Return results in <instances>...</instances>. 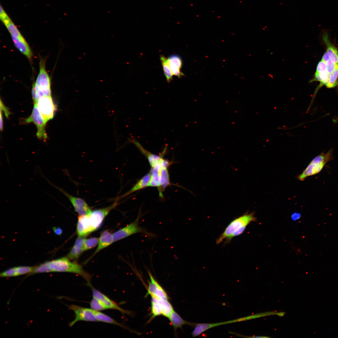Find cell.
I'll return each mask as SVG.
<instances>
[{"mask_svg": "<svg viewBox=\"0 0 338 338\" xmlns=\"http://www.w3.org/2000/svg\"><path fill=\"white\" fill-rule=\"evenodd\" d=\"M0 128L1 131H2L3 129V117L2 115V111H0Z\"/></svg>", "mask_w": 338, "mask_h": 338, "instance_id": "obj_39", "label": "cell"}, {"mask_svg": "<svg viewBox=\"0 0 338 338\" xmlns=\"http://www.w3.org/2000/svg\"><path fill=\"white\" fill-rule=\"evenodd\" d=\"M329 76V74L327 70L325 64L321 60L317 66L314 78L310 80L309 82L319 81L320 84L318 88H320L323 85L326 86L328 82Z\"/></svg>", "mask_w": 338, "mask_h": 338, "instance_id": "obj_13", "label": "cell"}, {"mask_svg": "<svg viewBox=\"0 0 338 338\" xmlns=\"http://www.w3.org/2000/svg\"><path fill=\"white\" fill-rule=\"evenodd\" d=\"M148 272L150 281L149 282L146 295L150 294L160 299H166L168 296L166 293L154 278L151 273L149 271Z\"/></svg>", "mask_w": 338, "mask_h": 338, "instance_id": "obj_10", "label": "cell"}, {"mask_svg": "<svg viewBox=\"0 0 338 338\" xmlns=\"http://www.w3.org/2000/svg\"><path fill=\"white\" fill-rule=\"evenodd\" d=\"M141 216L140 213V214L139 213L137 217L134 222L112 234L113 243L136 233H143L150 237L156 236L155 234L148 232L145 228L140 226L139 221Z\"/></svg>", "mask_w": 338, "mask_h": 338, "instance_id": "obj_3", "label": "cell"}, {"mask_svg": "<svg viewBox=\"0 0 338 338\" xmlns=\"http://www.w3.org/2000/svg\"><path fill=\"white\" fill-rule=\"evenodd\" d=\"M301 217V214L298 213H294L292 214L291 215V219L293 221H295L299 219Z\"/></svg>", "mask_w": 338, "mask_h": 338, "instance_id": "obj_38", "label": "cell"}, {"mask_svg": "<svg viewBox=\"0 0 338 338\" xmlns=\"http://www.w3.org/2000/svg\"><path fill=\"white\" fill-rule=\"evenodd\" d=\"M34 267L28 266L16 267V269L18 275H21L28 273H31L32 272Z\"/></svg>", "mask_w": 338, "mask_h": 338, "instance_id": "obj_34", "label": "cell"}, {"mask_svg": "<svg viewBox=\"0 0 338 338\" xmlns=\"http://www.w3.org/2000/svg\"><path fill=\"white\" fill-rule=\"evenodd\" d=\"M167 62L173 75L179 78L183 75L181 71L183 63L180 56L176 54L172 55L167 58Z\"/></svg>", "mask_w": 338, "mask_h": 338, "instance_id": "obj_16", "label": "cell"}, {"mask_svg": "<svg viewBox=\"0 0 338 338\" xmlns=\"http://www.w3.org/2000/svg\"><path fill=\"white\" fill-rule=\"evenodd\" d=\"M285 314V312H280L276 313V315H278L279 316H284V315Z\"/></svg>", "mask_w": 338, "mask_h": 338, "instance_id": "obj_40", "label": "cell"}, {"mask_svg": "<svg viewBox=\"0 0 338 338\" xmlns=\"http://www.w3.org/2000/svg\"><path fill=\"white\" fill-rule=\"evenodd\" d=\"M32 94L34 104H36L41 97L44 96L39 88L34 83L32 86Z\"/></svg>", "mask_w": 338, "mask_h": 338, "instance_id": "obj_33", "label": "cell"}, {"mask_svg": "<svg viewBox=\"0 0 338 338\" xmlns=\"http://www.w3.org/2000/svg\"><path fill=\"white\" fill-rule=\"evenodd\" d=\"M322 40L326 46V52L330 59L338 64V50L330 41L328 32L324 30L322 32Z\"/></svg>", "mask_w": 338, "mask_h": 338, "instance_id": "obj_15", "label": "cell"}, {"mask_svg": "<svg viewBox=\"0 0 338 338\" xmlns=\"http://www.w3.org/2000/svg\"><path fill=\"white\" fill-rule=\"evenodd\" d=\"M160 59L166 80L168 83H170L173 79V74L168 63L167 59L164 56L161 55L160 56Z\"/></svg>", "mask_w": 338, "mask_h": 338, "instance_id": "obj_26", "label": "cell"}, {"mask_svg": "<svg viewBox=\"0 0 338 338\" xmlns=\"http://www.w3.org/2000/svg\"><path fill=\"white\" fill-rule=\"evenodd\" d=\"M70 260L67 257H64L49 261L52 272L74 273L81 276L88 283H90L92 276L84 270L80 264Z\"/></svg>", "mask_w": 338, "mask_h": 338, "instance_id": "obj_2", "label": "cell"}, {"mask_svg": "<svg viewBox=\"0 0 338 338\" xmlns=\"http://www.w3.org/2000/svg\"><path fill=\"white\" fill-rule=\"evenodd\" d=\"M0 110L3 111L6 116L8 117L10 114V112L8 110V108L5 107L2 102L1 100H0Z\"/></svg>", "mask_w": 338, "mask_h": 338, "instance_id": "obj_36", "label": "cell"}, {"mask_svg": "<svg viewBox=\"0 0 338 338\" xmlns=\"http://www.w3.org/2000/svg\"><path fill=\"white\" fill-rule=\"evenodd\" d=\"M325 165V163H310L303 172L298 176V179L300 181H303L307 177L319 173Z\"/></svg>", "mask_w": 338, "mask_h": 338, "instance_id": "obj_22", "label": "cell"}, {"mask_svg": "<svg viewBox=\"0 0 338 338\" xmlns=\"http://www.w3.org/2000/svg\"><path fill=\"white\" fill-rule=\"evenodd\" d=\"M151 297V310L152 319L155 317L162 315L161 310L159 303L158 299L153 295Z\"/></svg>", "mask_w": 338, "mask_h": 338, "instance_id": "obj_27", "label": "cell"}, {"mask_svg": "<svg viewBox=\"0 0 338 338\" xmlns=\"http://www.w3.org/2000/svg\"><path fill=\"white\" fill-rule=\"evenodd\" d=\"M94 311L95 315L98 321L114 324L121 327H124L123 325L118 323L116 320L108 315L101 312L99 311H96L94 310Z\"/></svg>", "mask_w": 338, "mask_h": 338, "instance_id": "obj_23", "label": "cell"}, {"mask_svg": "<svg viewBox=\"0 0 338 338\" xmlns=\"http://www.w3.org/2000/svg\"><path fill=\"white\" fill-rule=\"evenodd\" d=\"M113 243L112 234L108 230H105L102 231L100 233L98 247L91 258L102 249L110 245Z\"/></svg>", "mask_w": 338, "mask_h": 338, "instance_id": "obj_20", "label": "cell"}, {"mask_svg": "<svg viewBox=\"0 0 338 338\" xmlns=\"http://www.w3.org/2000/svg\"><path fill=\"white\" fill-rule=\"evenodd\" d=\"M16 48L28 60L31 61L33 56L31 49L25 38L21 39L11 37Z\"/></svg>", "mask_w": 338, "mask_h": 338, "instance_id": "obj_18", "label": "cell"}, {"mask_svg": "<svg viewBox=\"0 0 338 338\" xmlns=\"http://www.w3.org/2000/svg\"><path fill=\"white\" fill-rule=\"evenodd\" d=\"M50 272L52 271L49 266V262L47 261L39 265L34 267L32 272L30 273L33 274Z\"/></svg>", "mask_w": 338, "mask_h": 338, "instance_id": "obj_31", "label": "cell"}, {"mask_svg": "<svg viewBox=\"0 0 338 338\" xmlns=\"http://www.w3.org/2000/svg\"><path fill=\"white\" fill-rule=\"evenodd\" d=\"M76 231L78 236L84 237L95 231L90 224L89 214L79 216Z\"/></svg>", "mask_w": 338, "mask_h": 338, "instance_id": "obj_12", "label": "cell"}, {"mask_svg": "<svg viewBox=\"0 0 338 338\" xmlns=\"http://www.w3.org/2000/svg\"><path fill=\"white\" fill-rule=\"evenodd\" d=\"M321 60L325 62L327 70L329 74L332 72L338 66V64H335L330 59L326 52L324 54Z\"/></svg>", "mask_w": 338, "mask_h": 338, "instance_id": "obj_29", "label": "cell"}, {"mask_svg": "<svg viewBox=\"0 0 338 338\" xmlns=\"http://www.w3.org/2000/svg\"><path fill=\"white\" fill-rule=\"evenodd\" d=\"M91 309L95 311H100L106 309L108 308L100 300L93 297L90 303Z\"/></svg>", "mask_w": 338, "mask_h": 338, "instance_id": "obj_30", "label": "cell"}, {"mask_svg": "<svg viewBox=\"0 0 338 338\" xmlns=\"http://www.w3.org/2000/svg\"><path fill=\"white\" fill-rule=\"evenodd\" d=\"M255 220L253 213H246L234 219L217 238L216 243L218 244L224 241V244L230 243L233 238L242 234L247 226Z\"/></svg>", "mask_w": 338, "mask_h": 338, "instance_id": "obj_1", "label": "cell"}, {"mask_svg": "<svg viewBox=\"0 0 338 338\" xmlns=\"http://www.w3.org/2000/svg\"><path fill=\"white\" fill-rule=\"evenodd\" d=\"M338 85V66L329 74L326 87L328 88H334Z\"/></svg>", "mask_w": 338, "mask_h": 338, "instance_id": "obj_28", "label": "cell"}, {"mask_svg": "<svg viewBox=\"0 0 338 338\" xmlns=\"http://www.w3.org/2000/svg\"><path fill=\"white\" fill-rule=\"evenodd\" d=\"M158 301L161 307L162 315L168 318L174 310L172 305L168 300L158 299Z\"/></svg>", "mask_w": 338, "mask_h": 338, "instance_id": "obj_24", "label": "cell"}, {"mask_svg": "<svg viewBox=\"0 0 338 338\" xmlns=\"http://www.w3.org/2000/svg\"><path fill=\"white\" fill-rule=\"evenodd\" d=\"M87 285L91 289L93 297L100 300L108 309L117 310L124 314H130L129 311L122 309L106 295L94 288L90 283H87Z\"/></svg>", "mask_w": 338, "mask_h": 338, "instance_id": "obj_11", "label": "cell"}, {"mask_svg": "<svg viewBox=\"0 0 338 338\" xmlns=\"http://www.w3.org/2000/svg\"><path fill=\"white\" fill-rule=\"evenodd\" d=\"M99 238L93 237L87 239H84V251L90 249L96 246L98 244Z\"/></svg>", "mask_w": 338, "mask_h": 338, "instance_id": "obj_32", "label": "cell"}, {"mask_svg": "<svg viewBox=\"0 0 338 338\" xmlns=\"http://www.w3.org/2000/svg\"><path fill=\"white\" fill-rule=\"evenodd\" d=\"M118 205V200L106 207L92 211L89 214L90 224L94 231L99 228L105 217Z\"/></svg>", "mask_w": 338, "mask_h": 338, "instance_id": "obj_8", "label": "cell"}, {"mask_svg": "<svg viewBox=\"0 0 338 338\" xmlns=\"http://www.w3.org/2000/svg\"><path fill=\"white\" fill-rule=\"evenodd\" d=\"M45 178L51 185L61 192L68 198L73 206L75 211L79 216L87 215L91 213L92 211L84 200L70 194L63 189L57 186L46 178Z\"/></svg>", "mask_w": 338, "mask_h": 338, "instance_id": "obj_6", "label": "cell"}, {"mask_svg": "<svg viewBox=\"0 0 338 338\" xmlns=\"http://www.w3.org/2000/svg\"><path fill=\"white\" fill-rule=\"evenodd\" d=\"M151 176L150 173H147L144 176L131 188L129 191L120 196L117 198L118 200L120 198H123L133 192L140 189L149 186Z\"/></svg>", "mask_w": 338, "mask_h": 338, "instance_id": "obj_19", "label": "cell"}, {"mask_svg": "<svg viewBox=\"0 0 338 338\" xmlns=\"http://www.w3.org/2000/svg\"><path fill=\"white\" fill-rule=\"evenodd\" d=\"M84 237L78 236L76 238L73 247L69 252L67 257L74 261L77 260L83 252L84 251Z\"/></svg>", "mask_w": 338, "mask_h": 338, "instance_id": "obj_17", "label": "cell"}, {"mask_svg": "<svg viewBox=\"0 0 338 338\" xmlns=\"http://www.w3.org/2000/svg\"><path fill=\"white\" fill-rule=\"evenodd\" d=\"M168 318L175 331L178 328L182 329V326L185 325H187L194 327L196 324V323H191L184 320L174 310Z\"/></svg>", "mask_w": 338, "mask_h": 338, "instance_id": "obj_21", "label": "cell"}, {"mask_svg": "<svg viewBox=\"0 0 338 338\" xmlns=\"http://www.w3.org/2000/svg\"><path fill=\"white\" fill-rule=\"evenodd\" d=\"M45 60L41 59L39 72L34 84L40 89L44 96H51V82L50 77L45 68Z\"/></svg>", "mask_w": 338, "mask_h": 338, "instance_id": "obj_4", "label": "cell"}, {"mask_svg": "<svg viewBox=\"0 0 338 338\" xmlns=\"http://www.w3.org/2000/svg\"><path fill=\"white\" fill-rule=\"evenodd\" d=\"M47 122L54 117L56 107L51 96H43L35 104Z\"/></svg>", "mask_w": 338, "mask_h": 338, "instance_id": "obj_7", "label": "cell"}, {"mask_svg": "<svg viewBox=\"0 0 338 338\" xmlns=\"http://www.w3.org/2000/svg\"><path fill=\"white\" fill-rule=\"evenodd\" d=\"M18 276L16 267L9 269L3 271L0 274L1 277H11Z\"/></svg>", "mask_w": 338, "mask_h": 338, "instance_id": "obj_35", "label": "cell"}, {"mask_svg": "<svg viewBox=\"0 0 338 338\" xmlns=\"http://www.w3.org/2000/svg\"><path fill=\"white\" fill-rule=\"evenodd\" d=\"M68 308L73 311L75 314L74 319L69 325L70 327L80 321H98L95 315L94 310L91 309L84 308L75 305H69Z\"/></svg>", "mask_w": 338, "mask_h": 338, "instance_id": "obj_9", "label": "cell"}, {"mask_svg": "<svg viewBox=\"0 0 338 338\" xmlns=\"http://www.w3.org/2000/svg\"><path fill=\"white\" fill-rule=\"evenodd\" d=\"M53 229L54 233L57 235H61L63 232L62 229L59 227H54Z\"/></svg>", "mask_w": 338, "mask_h": 338, "instance_id": "obj_37", "label": "cell"}, {"mask_svg": "<svg viewBox=\"0 0 338 338\" xmlns=\"http://www.w3.org/2000/svg\"><path fill=\"white\" fill-rule=\"evenodd\" d=\"M27 123H33L37 129L36 135L39 139L45 141L47 138L45 131L46 123L45 122L42 115L39 111L36 104H34L31 115L25 120Z\"/></svg>", "mask_w": 338, "mask_h": 338, "instance_id": "obj_5", "label": "cell"}, {"mask_svg": "<svg viewBox=\"0 0 338 338\" xmlns=\"http://www.w3.org/2000/svg\"><path fill=\"white\" fill-rule=\"evenodd\" d=\"M332 149L329 150L326 153H321L315 157L310 163L315 164H326L332 158Z\"/></svg>", "mask_w": 338, "mask_h": 338, "instance_id": "obj_25", "label": "cell"}, {"mask_svg": "<svg viewBox=\"0 0 338 338\" xmlns=\"http://www.w3.org/2000/svg\"><path fill=\"white\" fill-rule=\"evenodd\" d=\"M0 18L1 20L10 33L11 37L21 39L24 38L1 5L0 6Z\"/></svg>", "mask_w": 338, "mask_h": 338, "instance_id": "obj_14", "label": "cell"}]
</instances>
